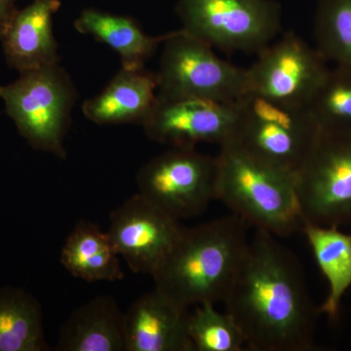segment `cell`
<instances>
[{
  "label": "cell",
  "mask_w": 351,
  "mask_h": 351,
  "mask_svg": "<svg viewBox=\"0 0 351 351\" xmlns=\"http://www.w3.org/2000/svg\"><path fill=\"white\" fill-rule=\"evenodd\" d=\"M223 302L248 350H313L319 311L307 292L297 258L278 237L256 230Z\"/></svg>",
  "instance_id": "cell-1"
},
{
  "label": "cell",
  "mask_w": 351,
  "mask_h": 351,
  "mask_svg": "<svg viewBox=\"0 0 351 351\" xmlns=\"http://www.w3.org/2000/svg\"><path fill=\"white\" fill-rule=\"evenodd\" d=\"M248 228L234 214L184 228L152 276L154 288L186 307L223 302L246 255Z\"/></svg>",
  "instance_id": "cell-2"
},
{
  "label": "cell",
  "mask_w": 351,
  "mask_h": 351,
  "mask_svg": "<svg viewBox=\"0 0 351 351\" xmlns=\"http://www.w3.org/2000/svg\"><path fill=\"white\" fill-rule=\"evenodd\" d=\"M217 198L249 226L285 239L304 225L295 175L228 143L219 147Z\"/></svg>",
  "instance_id": "cell-3"
},
{
  "label": "cell",
  "mask_w": 351,
  "mask_h": 351,
  "mask_svg": "<svg viewBox=\"0 0 351 351\" xmlns=\"http://www.w3.org/2000/svg\"><path fill=\"white\" fill-rule=\"evenodd\" d=\"M7 117L32 149L66 158L64 138L78 99L71 75L60 64L19 73L0 87Z\"/></svg>",
  "instance_id": "cell-4"
},
{
  "label": "cell",
  "mask_w": 351,
  "mask_h": 351,
  "mask_svg": "<svg viewBox=\"0 0 351 351\" xmlns=\"http://www.w3.org/2000/svg\"><path fill=\"white\" fill-rule=\"evenodd\" d=\"M157 99H201L234 104L249 93L247 69L221 59L213 47L184 29L166 34Z\"/></svg>",
  "instance_id": "cell-5"
},
{
  "label": "cell",
  "mask_w": 351,
  "mask_h": 351,
  "mask_svg": "<svg viewBox=\"0 0 351 351\" xmlns=\"http://www.w3.org/2000/svg\"><path fill=\"white\" fill-rule=\"evenodd\" d=\"M237 104L239 123L230 143L274 167L297 174L321 134L308 110L253 93Z\"/></svg>",
  "instance_id": "cell-6"
},
{
  "label": "cell",
  "mask_w": 351,
  "mask_h": 351,
  "mask_svg": "<svg viewBox=\"0 0 351 351\" xmlns=\"http://www.w3.org/2000/svg\"><path fill=\"white\" fill-rule=\"evenodd\" d=\"M184 32L225 52L258 53L281 31L274 0H178Z\"/></svg>",
  "instance_id": "cell-7"
},
{
  "label": "cell",
  "mask_w": 351,
  "mask_h": 351,
  "mask_svg": "<svg viewBox=\"0 0 351 351\" xmlns=\"http://www.w3.org/2000/svg\"><path fill=\"white\" fill-rule=\"evenodd\" d=\"M136 182L138 193L179 221L199 216L218 200L216 156L196 147H171L145 163Z\"/></svg>",
  "instance_id": "cell-8"
},
{
  "label": "cell",
  "mask_w": 351,
  "mask_h": 351,
  "mask_svg": "<svg viewBox=\"0 0 351 351\" xmlns=\"http://www.w3.org/2000/svg\"><path fill=\"white\" fill-rule=\"evenodd\" d=\"M295 186L304 223H351V135L321 132L295 174Z\"/></svg>",
  "instance_id": "cell-9"
},
{
  "label": "cell",
  "mask_w": 351,
  "mask_h": 351,
  "mask_svg": "<svg viewBox=\"0 0 351 351\" xmlns=\"http://www.w3.org/2000/svg\"><path fill=\"white\" fill-rule=\"evenodd\" d=\"M248 73L249 93L306 108L329 73L319 51L290 32L258 53Z\"/></svg>",
  "instance_id": "cell-10"
},
{
  "label": "cell",
  "mask_w": 351,
  "mask_h": 351,
  "mask_svg": "<svg viewBox=\"0 0 351 351\" xmlns=\"http://www.w3.org/2000/svg\"><path fill=\"white\" fill-rule=\"evenodd\" d=\"M184 228L179 219L136 193L110 213L107 232L132 271L152 276L169 256Z\"/></svg>",
  "instance_id": "cell-11"
},
{
  "label": "cell",
  "mask_w": 351,
  "mask_h": 351,
  "mask_svg": "<svg viewBox=\"0 0 351 351\" xmlns=\"http://www.w3.org/2000/svg\"><path fill=\"white\" fill-rule=\"evenodd\" d=\"M239 119L237 103L201 99H157L142 123L147 138L171 147H196L198 144H228Z\"/></svg>",
  "instance_id": "cell-12"
},
{
  "label": "cell",
  "mask_w": 351,
  "mask_h": 351,
  "mask_svg": "<svg viewBox=\"0 0 351 351\" xmlns=\"http://www.w3.org/2000/svg\"><path fill=\"white\" fill-rule=\"evenodd\" d=\"M189 307L156 288L124 313L125 351H193Z\"/></svg>",
  "instance_id": "cell-13"
},
{
  "label": "cell",
  "mask_w": 351,
  "mask_h": 351,
  "mask_svg": "<svg viewBox=\"0 0 351 351\" xmlns=\"http://www.w3.org/2000/svg\"><path fill=\"white\" fill-rule=\"evenodd\" d=\"M61 4L60 0H32L18 9L1 40L9 66L21 73L60 64L53 19Z\"/></svg>",
  "instance_id": "cell-14"
},
{
  "label": "cell",
  "mask_w": 351,
  "mask_h": 351,
  "mask_svg": "<svg viewBox=\"0 0 351 351\" xmlns=\"http://www.w3.org/2000/svg\"><path fill=\"white\" fill-rule=\"evenodd\" d=\"M157 97L156 73L145 68H122L103 91L82 104L83 115L98 125L141 124Z\"/></svg>",
  "instance_id": "cell-15"
},
{
  "label": "cell",
  "mask_w": 351,
  "mask_h": 351,
  "mask_svg": "<svg viewBox=\"0 0 351 351\" xmlns=\"http://www.w3.org/2000/svg\"><path fill=\"white\" fill-rule=\"evenodd\" d=\"M57 351H125L124 313L101 295L77 307L61 327Z\"/></svg>",
  "instance_id": "cell-16"
},
{
  "label": "cell",
  "mask_w": 351,
  "mask_h": 351,
  "mask_svg": "<svg viewBox=\"0 0 351 351\" xmlns=\"http://www.w3.org/2000/svg\"><path fill=\"white\" fill-rule=\"evenodd\" d=\"M73 27L80 34L92 36L114 51L122 68L126 69L145 68L166 38V34L149 36L132 17L95 8L84 9Z\"/></svg>",
  "instance_id": "cell-17"
},
{
  "label": "cell",
  "mask_w": 351,
  "mask_h": 351,
  "mask_svg": "<svg viewBox=\"0 0 351 351\" xmlns=\"http://www.w3.org/2000/svg\"><path fill=\"white\" fill-rule=\"evenodd\" d=\"M60 261L69 274L87 282L124 278L119 255L108 232L90 221L76 223L64 242Z\"/></svg>",
  "instance_id": "cell-18"
},
{
  "label": "cell",
  "mask_w": 351,
  "mask_h": 351,
  "mask_svg": "<svg viewBox=\"0 0 351 351\" xmlns=\"http://www.w3.org/2000/svg\"><path fill=\"white\" fill-rule=\"evenodd\" d=\"M302 232L329 285L326 300L318 311L336 320L341 300L351 287V234L337 226L307 223L302 226Z\"/></svg>",
  "instance_id": "cell-19"
},
{
  "label": "cell",
  "mask_w": 351,
  "mask_h": 351,
  "mask_svg": "<svg viewBox=\"0 0 351 351\" xmlns=\"http://www.w3.org/2000/svg\"><path fill=\"white\" fill-rule=\"evenodd\" d=\"M49 350L38 300L22 288H0V351Z\"/></svg>",
  "instance_id": "cell-20"
},
{
  "label": "cell",
  "mask_w": 351,
  "mask_h": 351,
  "mask_svg": "<svg viewBox=\"0 0 351 351\" xmlns=\"http://www.w3.org/2000/svg\"><path fill=\"white\" fill-rule=\"evenodd\" d=\"M314 38L328 63L351 71V0H317Z\"/></svg>",
  "instance_id": "cell-21"
},
{
  "label": "cell",
  "mask_w": 351,
  "mask_h": 351,
  "mask_svg": "<svg viewBox=\"0 0 351 351\" xmlns=\"http://www.w3.org/2000/svg\"><path fill=\"white\" fill-rule=\"evenodd\" d=\"M306 110L323 133L351 135V71L330 69Z\"/></svg>",
  "instance_id": "cell-22"
},
{
  "label": "cell",
  "mask_w": 351,
  "mask_h": 351,
  "mask_svg": "<svg viewBox=\"0 0 351 351\" xmlns=\"http://www.w3.org/2000/svg\"><path fill=\"white\" fill-rule=\"evenodd\" d=\"M189 332L196 351H241L246 343L241 329L228 311L219 313L211 302L189 313Z\"/></svg>",
  "instance_id": "cell-23"
},
{
  "label": "cell",
  "mask_w": 351,
  "mask_h": 351,
  "mask_svg": "<svg viewBox=\"0 0 351 351\" xmlns=\"http://www.w3.org/2000/svg\"><path fill=\"white\" fill-rule=\"evenodd\" d=\"M17 0H0V41L17 13Z\"/></svg>",
  "instance_id": "cell-24"
},
{
  "label": "cell",
  "mask_w": 351,
  "mask_h": 351,
  "mask_svg": "<svg viewBox=\"0 0 351 351\" xmlns=\"http://www.w3.org/2000/svg\"><path fill=\"white\" fill-rule=\"evenodd\" d=\"M0 87H1V86H0Z\"/></svg>",
  "instance_id": "cell-25"
}]
</instances>
